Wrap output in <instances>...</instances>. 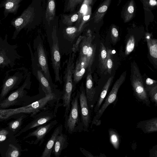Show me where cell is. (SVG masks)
<instances>
[{
    "instance_id": "obj_32",
    "label": "cell",
    "mask_w": 157,
    "mask_h": 157,
    "mask_svg": "<svg viewBox=\"0 0 157 157\" xmlns=\"http://www.w3.org/2000/svg\"><path fill=\"white\" fill-rule=\"evenodd\" d=\"M14 135L7 127L0 129V144L7 139Z\"/></svg>"
},
{
    "instance_id": "obj_10",
    "label": "cell",
    "mask_w": 157,
    "mask_h": 157,
    "mask_svg": "<svg viewBox=\"0 0 157 157\" xmlns=\"http://www.w3.org/2000/svg\"><path fill=\"white\" fill-rule=\"evenodd\" d=\"M57 111L55 110L49 109L40 112L33 117L34 119L31 122L25 126L18 133L14 135V136L15 137L18 136L21 134L30 129L44 125L48 122L56 117Z\"/></svg>"
},
{
    "instance_id": "obj_38",
    "label": "cell",
    "mask_w": 157,
    "mask_h": 157,
    "mask_svg": "<svg viewBox=\"0 0 157 157\" xmlns=\"http://www.w3.org/2000/svg\"><path fill=\"white\" fill-rule=\"evenodd\" d=\"M145 87H149L157 84V81L149 78H147L145 81Z\"/></svg>"
},
{
    "instance_id": "obj_33",
    "label": "cell",
    "mask_w": 157,
    "mask_h": 157,
    "mask_svg": "<svg viewBox=\"0 0 157 157\" xmlns=\"http://www.w3.org/2000/svg\"><path fill=\"white\" fill-rule=\"evenodd\" d=\"M135 45V39L133 36H131L128 39L125 49V54L128 55L133 50Z\"/></svg>"
},
{
    "instance_id": "obj_39",
    "label": "cell",
    "mask_w": 157,
    "mask_h": 157,
    "mask_svg": "<svg viewBox=\"0 0 157 157\" xmlns=\"http://www.w3.org/2000/svg\"><path fill=\"white\" fill-rule=\"evenodd\" d=\"M83 36H80L77 40L75 44L74 45L72 48V50L73 52L76 53V52L78 50L79 44L80 42H81V41L83 38Z\"/></svg>"
},
{
    "instance_id": "obj_13",
    "label": "cell",
    "mask_w": 157,
    "mask_h": 157,
    "mask_svg": "<svg viewBox=\"0 0 157 157\" xmlns=\"http://www.w3.org/2000/svg\"><path fill=\"white\" fill-rule=\"evenodd\" d=\"M57 123V121L54 120L47 124L37 127L35 130L27 135L24 138V139L35 136L36 139L32 144L36 145L39 143V145H41L43 143L46 135Z\"/></svg>"
},
{
    "instance_id": "obj_5",
    "label": "cell",
    "mask_w": 157,
    "mask_h": 157,
    "mask_svg": "<svg viewBox=\"0 0 157 157\" xmlns=\"http://www.w3.org/2000/svg\"><path fill=\"white\" fill-rule=\"evenodd\" d=\"M17 48V44L9 43L7 34L4 39L0 36V69L12 68L15 65L16 61L23 57L18 53Z\"/></svg>"
},
{
    "instance_id": "obj_43",
    "label": "cell",
    "mask_w": 157,
    "mask_h": 157,
    "mask_svg": "<svg viewBox=\"0 0 157 157\" xmlns=\"http://www.w3.org/2000/svg\"><path fill=\"white\" fill-rule=\"evenodd\" d=\"M134 11L133 7L132 6H129L128 8V11L130 13H132Z\"/></svg>"
},
{
    "instance_id": "obj_1",
    "label": "cell",
    "mask_w": 157,
    "mask_h": 157,
    "mask_svg": "<svg viewBox=\"0 0 157 157\" xmlns=\"http://www.w3.org/2000/svg\"><path fill=\"white\" fill-rule=\"evenodd\" d=\"M27 75V70L24 67L12 68L7 71L1 87L0 101L6 97L10 92L18 88Z\"/></svg>"
},
{
    "instance_id": "obj_44",
    "label": "cell",
    "mask_w": 157,
    "mask_h": 157,
    "mask_svg": "<svg viewBox=\"0 0 157 157\" xmlns=\"http://www.w3.org/2000/svg\"><path fill=\"white\" fill-rule=\"evenodd\" d=\"M149 3L151 6H155L157 2L155 0H150Z\"/></svg>"
},
{
    "instance_id": "obj_21",
    "label": "cell",
    "mask_w": 157,
    "mask_h": 157,
    "mask_svg": "<svg viewBox=\"0 0 157 157\" xmlns=\"http://www.w3.org/2000/svg\"><path fill=\"white\" fill-rule=\"evenodd\" d=\"M37 76L45 95L54 92L52 87V85L40 70L37 71Z\"/></svg>"
},
{
    "instance_id": "obj_30",
    "label": "cell",
    "mask_w": 157,
    "mask_h": 157,
    "mask_svg": "<svg viewBox=\"0 0 157 157\" xmlns=\"http://www.w3.org/2000/svg\"><path fill=\"white\" fill-rule=\"evenodd\" d=\"M151 101L157 106V84L153 86L145 87Z\"/></svg>"
},
{
    "instance_id": "obj_22",
    "label": "cell",
    "mask_w": 157,
    "mask_h": 157,
    "mask_svg": "<svg viewBox=\"0 0 157 157\" xmlns=\"http://www.w3.org/2000/svg\"><path fill=\"white\" fill-rule=\"evenodd\" d=\"M114 77L112 76L109 78L103 86L96 104L94 107V111L96 113L101 107L107 94L110 86L113 81Z\"/></svg>"
},
{
    "instance_id": "obj_15",
    "label": "cell",
    "mask_w": 157,
    "mask_h": 157,
    "mask_svg": "<svg viewBox=\"0 0 157 157\" xmlns=\"http://www.w3.org/2000/svg\"><path fill=\"white\" fill-rule=\"evenodd\" d=\"M39 63L44 72V76L52 86L53 83L50 73L48 62L44 47L41 43H39L37 48Z\"/></svg>"
},
{
    "instance_id": "obj_20",
    "label": "cell",
    "mask_w": 157,
    "mask_h": 157,
    "mask_svg": "<svg viewBox=\"0 0 157 157\" xmlns=\"http://www.w3.org/2000/svg\"><path fill=\"white\" fill-rule=\"evenodd\" d=\"M136 127L140 128L145 133H149L157 131V118L140 121L138 122Z\"/></svg>"
},
{
    "instance_id": "obj_9",
    "label": "cell",
    "mask_w": 157,
    "mask_h": 157,
    "mask_svg": "<svg viewBox=\"0 0 157 157\" xmlns=\"http://www.w3.org/2000/svg\"><path fill=\"white\" fill-rule=\"evenodd\" d=\"M52 44L51 48V59L52 67L55 74V80L61 83L62 81L60 76V55L59 50V42L57 36L56 28L53 27L52 33Z\"/></svg>"
},
{
    "instance_id": "obj_35",
    "label": "cell",
    "mask_w": 157,
    "mask_h": 157,
    "mask_svg": "<svg viewBox=\"0 0 157 157\" xmlns=\"http://www.w3.org/2000/svg\"><path fill=\"white\" fill-rule=\"evenodd\" d=\"M83 0H68L67 10L73 11L78 5L80 4Z\"/></svg>"
},
{
    "instance_id": "obj_4",
    "label": "cell",
    "mask_w": 157,
    "mask_h": 157,
    "mask_svg": "<svg viewBox=\"0 0 157 157\" xmlns=\"http://www.w3.org/2000/svg\"><path fill=\"white\" fill-rule=\"evenodd\" d=\"M31 84L30 74H27L22 84L13 91L7 97L0 101V109H4L17 105H23L30 101L25 90L29 89Z\"/></svg>"
},
{
    "instance_id": "obj_11",
    "label": "cell",
    "mask_w": 157,
    "mask_h": 157,
    "mask_svg": "<svg viewBox=\"0 0 157 157\" xmlns=\"http://www.w3.org/2000/svg\"><path fill=\"white\" fill-rule=\"evenodd\" d=\"M79 93V102L83 131L88 132L91 122V111L83 84L80 87Z\"/></svg>"
},
{
    "instance_id": "obj_36",
    "label": "cell",
    "mask_w": 157,
    "mask_h": 157,
    "mask_svg": "<svg viewBox=\"0 0 157 157\" xmlns=\"http://www.w3.org/2000/svg\"><path fill=\"white\" fill-rule=\"evenodd\" d=\"M67 34L70 37L75 36L78 32V29L75 27H69L66 29Z\"/></svg>"
},
{
    "instance_id": "obj_31",
    "label": "cell",
    "mask_w": 157,
    "mask_h": 157,
    "mask_svg": "<svg viewBox=\"0 0 157 157\" xmlns=\"http://www.w3.org/2000/svg\"><path fill=\"white\" fill-rule=\"evenodd\" d=\"M107 52L106 71L108 73L111 74L113 67V53L112 50L108 48L107 49Z\"/></svg>"
},
{
    "instance_id": "obj_14",
    "label": "cell",
    "mask_w": 157,
    "mask_h": 157,
    "mask_svg": "<svg viewBox=\"0 0 157 157\" xmlns=\"http://www.w3.org/2000/svg\"><path fill=\"white\" fill-rule=\"evenodd\" d=\"M87 67L86 56L79 55L76 61L73 72V85H75L81 80Z\"/></svg>"
},
{
    "instance_id": "obj_27",
    "label": "cell",
    "mask_w": 157,
    "mask_h": 157,
    "mask_svg": "<svg viewBox=\"0 0 157 157\" xmlns=\"http://www.w3.org/2000/svg\"><path fill=\"white\" fill-rule=\"evenodd\" d=\"M108 132L110 143L115 149L118 150L121 140L119 134L116 130L111 128L109 129Z\"/></svg>"
},
{
    "instance_id": "obj_18",
    "label": "cell",
    "mask_w": 157,
    "mask_h": 157,
    "mask_svg": "<svg viewBox=\"0 0 157 157\" xmlns=\"http://www.w3.org/2000/svg\"><path fill=\"white\" fill-rule=\"evenodd\" d=\"M68 144L67 136L61 132L56 137L52 153L56 157H59L62 151Z\"/></svg>"
},
{
    "instance_id": "obj_3",
    "label": "cell",
    "mask_w": 157,
    "mask_h": 157,
    "mask_svg": "<svg viewBox=\"0 0 157 157\" xmlns=\"http://www.w3.org/2000/svg\"><path fill=\"white\" fill-rule=\"evenodd\" d=\"M75 53L73 52L70 55L64 76L63 89L61 96L62 105L65 109L64 118L67 115L71 107L73 88L72 76L75 64Z\"/></svg>"
},
{
    "instance_id": "obj_42",
    "label": "cell",
    "mask_w": 157,
    "mask_h": 157,
    "mask_svg": "<svg viewBox=\"0 0 157 157\" xmlns=\"http://www.w3.org/2000/svg\"><path fill=\"white\" fill-rule=\"evenodd\" d=\"M107 9V7L105 5L102 6L98 9V11L100 13H102L105 11Z\"/></svg>"
},
{
    "instance_id": "obj_34",
    "label": "cell",
    "mask_w": 157,
    "mask_h": 157,
    "mask_svg": "<svg viewBox=\"0 0 157 157\" xmlns=\"http://www.w3.org/2000/svg\"><path fill=\"white\" fill-rule=\"evenodd\" d=\"M78 13L69 15H65L63 17V22L66 25H71L73 22L78 20Z\"/></svg>"
},
{
    "instance_id": "obj_12",
    "label": "cell",
    "mask_w": 157,
    "mask_h": 157,
    "mask_svg": "<svg viewBox=\"0 0 157 157\" xmlns=\"http://www.w3.org/2000/svg\"><path fill=\"white\" fill-rule=\"evenodd\" d=\"M22 150L14 135L0 144V154L2 157H18Z\"/></svg>"
},
{
    "instance_id": "obj_37",
    "label": "cell",
    "mask_w": 157,
    "mask_h": 157,
    "mask_svg": "<svg viewBox=\"0 0 157 157\" xmlns=\"http://www.w3.org/2000/svg\"><path fill=\"white\" fill-rule=\"evenodd\" d=\"M111 40L113 43H116L117 41L118 37V32L117 29L113 28L112 29Z\"/></svg>"
},
{
    "instance_id": "obj_41",
    "label": "cell",
    "mask_w": 157,
    "mask_h": 157,
    "mask_svg": "<svg viewBox=\"0 0 157 157\" xmlns=\"http://www.w3.org/2000/svg\"><path fill=\"white\" fill-rule=\"evenodd\" d=\"M79 149L82 153L85 156L87 157H95L90 152L86 150L85 149L82 147H80Z\"/></svg>"
},
{
    "instance_id": "obj_25",
    "label": "cell",
    "mask_w": 157,
    "mask_h": 157,
    "mask_svg": "<svg viewBox=\"0 0 157 157\" xmlns=\"http://www.w3.org/2000/svg\"><path fill=\"white\" fill-rule=\"evenodd\" d=\"M107 55V49L104 44L102 43H101L99 51V67L102 72L106 71Z\"/></svg>"
},
{
    "instance_id": "obj_29",
    "label": "cell",
    "mask_w": 157,
    "mask_h": 157,
    "mask_svg": "<svg viewBox=\"0 0 157 157\" xmlns=\"http://www.w3.org/2000/svg\"><path fill=\"white\" fill-rule=\"evenodd\" d=\"M55 15V0H48V4L45 12V18L48 22L52 20Z\"/></svg>"
},
{
    "instance_id": "obj_40",
    "label": "cell",
    "mask_w": 157,
    "mask_h": 157,
    "mask_svg": "<svg viewBox=\"0 0 157 157\" xmlns=\"http://www.w3.org/2000/svg\"><path fill=\"white\" fill-rule=\"evenodd\" d=\"M157 145L153 147L149 151L150 157H157Z\"/></svg>"
},
{
    "instance_id": "obj_28",
    "label": "cell",
    "mask_w": 157,
    "mask_h": 157,
    "mask_svg": "<svg viewBox=\"0 0 157 157\" xmlns=\"http://www.w3.org/2000/svg\"><path fill=\"white\" fill-rule=\"evenodd\" d=\"M96 48V44H93L92 42L89 47L86 56L88 63V71H91V68L94 60Z\"/></svg>"
},
{
    "instance_id": "obj_24",
    "label": "cell",
    "mask_w": 157,
    "mask_h": 157,
    "mask_svg": "<svg viewBox=\"0 0 157 157\" xmlns=\"http://www.w3.org/2000/svg\"><path fill=\"white\" fill-rule=\"evenodd\" d=\"M93 40L92 36L90 33L86 36H83L81 42L79 55L86 56L89 47Z\"/></svg>"
},
{
    "instance_id": "obj_17",
    "label": "cell",
    "mask_w": 157,
    "mask_h": 157,
    "mask_svg": "<svg viewBox=\"0 0 157 157\" xmlns=\"http://www.w3.org/2000/svg\"><path fill=\"white\" fill-rule=\"evenodd\" d=\"M23 0H2L0 3V9L3 8L4 17L6 18L10 13L16 15Z\"/></svg>"
},
{
    "instance_id": "obj_19",
    "label": "cell",
    "mask_w": 157,
    "mask_h": 157,
    "mask_svg": "<svg viewBox=\"0 0 157 157\" xmlns=\"http://www.w3.org/2000/svg\"><path fill=\"white\" fill-rule=\"evenodd\" d=\"M85 90L88 103L90 106L93 104L96 94V90L93 82L91 71H88Z\"/></svg>"
},
{
    "instance_id": "obj_7",
    "label": "cell",
    "mask_w": 157,
    "mask_h": 157,
    "mask_svg": "<svg viewBox=\"0 0 157 157\" xmlns=\"http://www.w3.org/2000/svg\"><path fill=\"white\" fill-rule=\"evenodd\" d=\"M126 75V72L125 71L121 75L119 78L115 82L103 104L101 105L94 117L91 121V127L93 125L99 126L101 124V121L100 119V118L107 107L115 101L118 91L121 85L124 82Z\"/></svg>"
},
{
    "instance_id": "obj_2",
    "label": "cell",
    "mask_w": 157,
    "mask_h": 157,
    "mask_svg": "<svg viewBox=\"0 0 157 157\" xmlns=\"http://www.w3.org/2000/svg\"><path fill=\"white\" fill-rule=\"evenodd\" d=\"M79 93L78 91L71 97L69 113L65 118L64 127L70 134L83 131L79 102Z\"/></svg>"
},
{
    "instance_id": "obj_26",
    "label": "cell",
    "mask_w": 157,
    "mask_h": 157,
    "mask_svg": "<svg viewBox=\"0 0 157 157\" xmlns=\"http://www.w3.org/2000/svg\"><path fill=\"white\" fill-rule=\"evenodd\" d=\"M27 116L25 114H22L19 117L11 121L8 124V127L14 135L19 130L23 120Z\"/></svg>"
},
{
    "instance_id": "obj_16",
    "label": "cell",
    "mask_w": 157,
    "mask_h": 157,
    "mask_svg": "<svg viewBox=\"0 0 157 157\" xmlns=\"http://www.w3.org/2000/svg\"><path fill=\"white\" fill-rule=\"evenodd\" d=\"M63 129V126L61 124L56 128L47 142L41 157H51L56 137L62 132Z\"/></svg>"
},
{
    "instance_id": "obj_6",
    "label": "cell",
    "mask_w": 157,
    "mask_h": 157,
    "mask_svg": "<svg viewBox=\"0 0 157 157\" xmlns=\"http://www.w3.org/2000/svg\"><path fill=\"white\" fill-rule=\"evenodd\" d=\"M131 67L130 80L135 97L138 101L149 106L150 102L149 96L145 89L142 76L135 61L132 63Z\"/></svg>"
},
{
    "instance_id": "obj_8",
    "label": "cell",
    "mask_w": 157,
    "mask_h": 157,
    "mask_svg": "<svg viewBox=\"0 0 157 157\" xmlns=\"http://www.w3.org/2000/svg\"><path fill=\"white\" fill-rule=\"evenodd\" d=\"M35 10L34 7L29 6L19 16L13 19L11 21L12 25L14 27L12 39H15L21 30L29 28L33 22L35 17Z\"/></svg>"
},
{
    "instance_id": "obj_23",
    "label": "cell",
    "mask_w": 157,
    "mask_h": 157,
    "mask_svg": "<svg viewBox=\"0 0 157 157\" xmlns=\"http://www.w3.org/2000/svg\"><path fill=\"white\" fill-rule=\"evenodd\" d=\"M146 40L149 53L151 57L156 64L157 59V40L151 39L150 35H147Z\"/></svg>"
}]
</instances>
